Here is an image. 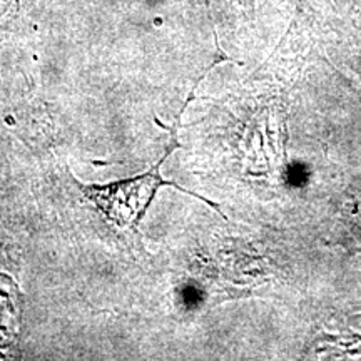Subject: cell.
Segmentation results:
<instances>
[{"mask_svg": "<svg viewBox=\"0 0 361 361\" xmlns=\"http://www.w3.org/2000/svg\"><path fill=\"white\" fill-rule=\"evenodd\" d=\"M169 152L171 149L166 151L164 157L156 166H152L149 173L137 176V178L102 184V186L101 184H82L80 180L75 179V184L84 192V196L101 209V213H104L106 218L114 221L121 228H135L141 223L142 216L146 214L147 207L151 206L157 189L161 186H173L179 191L191 194V196H197V194H192L191 191L180 188L179 184L161 178L159 166L169 156Z\"/></svg>", "mask_w": 361, "mask_h": 361, "instance_id": "1", "label": "cell"}, {"mask_svg": "<svg viewBox=\"0 0 361 361\" xmlns=\"http://www.w3.org/2000/svg\"><path fill=\"white\" fill-rule=\"evenodd\" d=\"M22 293L17 283L6 273H0V346H7L20 329Z\"/></svg>", "mask_w": 361, "mask_h": 361, "instance_id": "2", "label": "cell"}]
</instances>
